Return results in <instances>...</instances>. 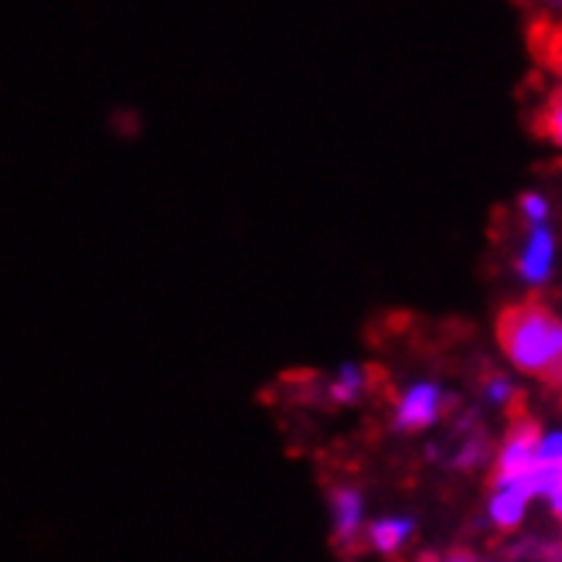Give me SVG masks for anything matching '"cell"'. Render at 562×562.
<instances>
[{
	"label": "cell",
	"instance_id": "cell-1",
	"mask_svg": "<svg viewBox=\"0 0 562 562\" xmlns=\"http://www.w3.org/2000/svg\"><path fill=\"white\" fill-rule=\"evenodd\" d=\"M498 345L515 369L539 375L552 389L562 385V321L536 296L502 311Z\"/></svg>",
	"mask_w": 562,
	"mask_h": 562
},
{
	"label": "cell",
	"instance_id": "cell-2",
	"mask_svg": "<svg viewBox=\"0 0 562 562\" xmlns=\"http://www.w3.org/2000/svg\"><path fill=\"white\" fill-rule=\"evenodd\" d=\"M539 426L532 419H515L512 429H508V440L498 453V468L491 474V484L494 487H508L521 477H528L536 468H539Z\"/></svg>",
	"mask_w": 562,
	"mask_h": 562
},
{
	"label": "cell",
	"instance_id": "cell-3",
	"mask_svg": "<svg viewBox=\"0 0 562 562\" xmlns=\"http://www.w3.org/2000/svg\"><path fill=\"white\" fill-rule=\"evenodd\" d=\"M443 409H447V400L434 385H416L403 400L400 413H395V426L400 429H423V426L434 423Z\"/></svg>",
	"mask_w": 562,
	"mask_h": 562
},
{
	"label": "cell",
	"instance_id": "cell-4",
	"mask_svg": "<svg viewBox=\"0 0 562 562\" xmlns=\"http://www.w3.org/2000/svg\"><path fill=\"white\" fill-rule=\"evenodd\" d=\"M358 521H361V498H358V491L338 487L335 491V528H338V539L345 542L348 552H355Z\"/></svg>",
	"mask_w": 562,
	"mask_h": 562
},
{
	"label": "cell",
	"instance_id": "cell-5",
	"mask_svg": "<svg viewBox=\"0 0 562 562\" xmlns=\"http://www.w3.org/2000/svg\"><path fill=\"white\" fill-rule=\"evenodd\" d=\"M549 259H552V239H549L546 228H536L525 252H521V262H518L521 277L528 283H542L549 277Z\"/></svg>",
	"mask_w": 562,
	"mask_h": 562
},
{
	"label": "cell",
	"instance_id": "cell-6",
	"mask_svg": "<svg viewBox=\"0 0 562 562\" xmlns=\"http://www.w3.org/2000/svg\"><path fill=\"white\" fill-rule=\"evenodd\" d=\"M525 494L521 491H515V487H505V491H498L494 494V502H491V521L502 528V532H512V528L521 521V515H525Z\"/></svg>",
	"mask_w": 562,
	"mask_h": 562
},
{
	"label": "cell",
	"instance_id": "cell-7",
	"mask_svg": "<svg viewBox=\"0 0 562 562\" xmlns=\"http://www.w3.org/2000/svg\"><path fill=\"white\" fill-rule=\"evenodd\" d=\"M409 536H413V521H406V518H385L369 528V542L379 552H395Z\"/></svg>",
	"mask_w": 562,
	"mask_h": 562
},
{
	"label": "cell",
	"instance_id": "cell-8",
	"mask_svg": "<svg viewBox=\"0 0 562 562\" xmlns=\"http://www.w3.org/2000/svg\"><path fill=\"white\" fill-rule=\"evenodd\" d=\"M539 134L549 137L555 147H562V95H555L552 103L539 116Z\"/></svg>",
	"mask_w": 562,
	"mask_h": 562
},
{
	"label": "cell",
	"instance_id": "cell-9",
	"mask_svg": "<svg viewBox=\"0 0 562 562\" xmlns=\"http://www.w3.org/2000/svg\"><path fill=\"white\" fill-rule=\"evenodd\" d=\"M361 385H366V375H361L358 369H345L338 375V382L330 385V400H338V403H355V395L361 392Z\"/></svg>",
	"mask_w": 562,
	"mask_h": 562
},
{
	"label": "cell",
	"instance_id": "cell-10",
	"mask_svg": "<svg viewBox=\"0 0 562 562\" xmlns=\"http://www.w3.org/2000/svg\"><path fill=\"white\" fill-rule=\"evenodd\" d=\"M481 457H484V440H481V437H474V440H471L464 450H460V457H457V468H460V471H471Z\"/></svg>",
	"mask_w": 562,
	"mask_h": 562
},
{
	"label": "cell",
	"instance_id": "cell-11",
	"mask_svg": "<svg viewBox=\"0 0 562 562\" xmlns=\"http://www.w3.org/2000/svg\"><path fill=\"white\" fill-rule=\"evenodd\" d=\"M539 464H562V434L549 437V440L539 447Z\"/></svg>",
	"mask_w": 562,
	"mask_h": 562
},
{
	"label": "cell",
	"instance_id": "cell-12",
	"mask_svg": "<svg viewBox=\"0 0 562 562\" xmlns=\"http://www.w3.org/2000/svg\"><path fill=\"white\" fill-rule=\"evenodd\" d=\"M521 212H525L528 218H532V222H542V218H546V202H542L539 194H525V198H521Z\"/></svg>",
	"mask_w": 562,
	"mask_h": 562
},
{
	"label": "cell",
	"instance_id": "cell-13",
	"mask_svg": "<svg viewBox=\"0 0 562 562\" xmlns=\"http://www.w3.org/2000/svg\"><path fill=\"white\" fill-rule=\"evenodd\" d=\"M508 392H512V385L505 379H487V395H491V400H505Z\"/></svg>",
	"mask_w": 562,
	"mask_h": 562
},
{
	"label": "cell",
	"instance_id": "cell-14",
	"mask_svg": "<svg viewBox=\"0 0 562 562\" xmlns=\"http://www.w3.org/2000/svg\"><path fill=\"white\" fill-rule=\"evenodd\" d=\"M447 562H477V555H474V552H468V549H457V552H450V555H447Z\"/></svg>",
	"mask_w": 562,
	"mask_h": 562
},
{
	"label": "cell",
	"instance_id": "cell-15",
	"mask_svg": "<svg viewBox=\"0 0 562 562\" xmlns=\"http://www.w3.org/2000/svg\"><path fill=\"white\" fill-rule=\"evenodd\" d=\"M552 508H555V515H559V521H562V487L552 494Z\"/></svg>",
	"mask_w": 562,
	"mask_h": 562
}]
</instances>
